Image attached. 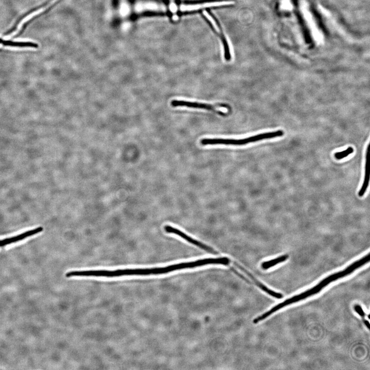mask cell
Segmentation results:
<instances>
[{"instance_id": "30bf717a", "label": "cell", "mask_w": 370, "mask_h": 370, "mask_svg": "<svg viewBox=\"0 0 370 370\" xmlns=\"http://www.w3.org/2000/svg\"><path fill=\"white\" fill-rule=\"evenodd\" d=\"M119 12L123 18H127L131 13V6L129 0H119Z\"/></svg>"}, {"instance_id": "ba28073f", "label": "cell", "mask_w": 370, "mask_h": 370, "mask_svg": "<svg viewBox=\"0 0 370 370\" xmlns=\"http://www.w3.org/2000/svg\"><path fill=\"white\" fill-rule=\"evenodd\" d=\"M235 265L238 267L242 271L247 274L250 278L253 281V282L258 287L268 293V295H270L272 297L278 299H282L283 297L282 293H277L272 290L269 289L267 287H266L265 285L258 281L253 275L246 270L245 268L242 267L236 263H235Z\"/></svg>"}, {"instance_id": "4fadbf2b", "label": "cell", "mask_w": 370, "mask_h": 370, "mask_svg": "<svg viewBox=\"0 0 370 370\" xmlns=\"http://www.w3.org/2000/svg\"><path fill=\"white\" fill-rule=\"evenodd\" d=\"M203 15L205 16V18L210 22V23L212 24V27L214 28L215 31L218 33L220 32L221 31L219 27H218V24H217L216 20L213 18V16L206 11L203 12Z\"/></svg>"}, {"instance_id": "9a60e30c", "label": "cell", "mask_w": 370, "mask_h": 370, "mask_svg": "<svg viewBox=\"0 0 370 370\" xmlns=\"http://www.w3.org/2000/svg\"><path fill=\"white\" fill-rule=\"evenodd\" d=\"M364 323H365L366 326L367 327L368 329H370V323L369 322V321L365 320L364 321Z\"/></svg>"}, {"instance_id": "52a82bcc", "label": "cell", "mask_w": 370, "mask_h": 370, "mask_svg": "<svg viewBox=\"0 0 370 370\" xmlns=\"http://www.w3.org/2000/svg\"><path fill=\"white\" fill-rule=\"evenodd\" d=\"M171 105L173 107H185L190 108L204 109V110L212 111L221 116H226L225 113L216 110V106L206 104L187 102V101L185 100H174L172 101Z\"/></svg>"}, {"instance_id": "8992f818", "label": "cell", "mask_w": 370, "mask_h": 370, "mask_svg": "<svg viewBox=\"0 0 370 370\" xmlns=\"http://www.w3.org/2000/svg\"><path fill=\"white\" fill-rule=\"evenodd\" d=\"M234 2L232 1L208 2L193 4L181 5L180 10L182 12H190L204 9V8L232 5Z\"/></svg>"}, {"instance_id": "7a4b0ae2", "label": "cell", "mask_w": 370, "mask_h": 370, "mask_svg": "<svg viewBox=\"0 0 370 370\" xmlns=\"http://www.w3.org/2000/svg\"><path fill=\"white\" fill-rule=\"evenodd\" d=\"M230 263V259L226 257L208 258L196 261V262L182 263L162 267L125 268L111 271L107 270L106 275L108 278L124 276L158 275L183 270V269L192 268L209 264L228 265Z\"/></svg>"}, {"instance_id": "e0dca14e", "label": "cell", "mask_w": 370, "mask_h": 370, "mask_svg": "<svg viewBox=\"0 0 370 370\" xmlns=\"http://www.w3.org/2000/svg\"><path fill=\"white\" fill-rule=\"evenodd\" d=\"M171 1H173V0H171Z\"/></svg>"}, {"instance_id": "8fae6325", "label": "cell", "mask_w": 370, "mask_h": 370, "mask_svg": "<svg viewBox=\"0 0 370 370\" xmlns=\"http://www.w3.org/2000/svg\"><path fill=\"white\" fill-rule=\"evenodd\" d=\"M289 258V256L288 255H283L273 260L268 261V262H264L262 263V267L263 270H268V269L273 267L277 264L285 262Z\"/></svg>"}, {"instance_id": "277c9868", "label": "cell", "mask_w": 370, "mask_h": 370, "mask_svg": "<svg viewBox=\"0 0 370 370\" xmlns=\"http://www.w3.org/2000/svg\"><path fill=\"white\" fill-rule=\"evenodd\" d=\"M133 11L137 14L148 12L163 13L167 11L166 5L151 0H141L134 5Z\"/></svg>"}, {"instance_id": "7c38bea8", "label": "cell", "mask_w": 370, "mask_h": 370, "mask_svg": "<svg viewBox=\"0 0 370 370\" xmlns=\"http://www.w3.org/2000/svg\"><path fill=\"white\" fill-rule=\"evenodd\" d=\"M353 152H354V149L350 147L347 150L341 151V152L336 153L334 156L336 159L340 160V159L347 157L348 155L353 154Z\"/></svg>"}, {"instance_id": "2e32d148", "label": "cell", "mask_w": 370, "mask_h": 370, "mask_svg": "<svg viewBox=\"0 0 370 370\" xmlns=\"http://www.w3.org/2000/svg\"><path fill=\"white\" fill-rule=\"evenodd\" d=\"M6 40L0 38V44H2L5 46Z\"/></svg>"}, {"instance_id": "5bb4252c", "label": "cell", "mask_w": 370, "mask_h": 370, "mask_svg": "<svg viewBox=\"0 0 370 370\" xmlns=\"http://www.w3.org/2000/svg\"><path fill=\"white\" fill-rule=\"evenodd\" d=\"M355 310L356 311V312L361 317H365V313L363 309L362 308H361V306L359 305H356L355 307Z\"/></svg>"}, {"instance_id": "5b68a950", "label": "cell", "mask_w": 370, "mask_h": 370, "mask_svg": "<svg viewBox=\"0 0 370 370\" xmlns=\"http://www.w3.org/2000/svg\"><path fill=\"white\" fill-rule=\"evenodd\" d=\"M164 229L166 232L168 233H173L176 235H179V237H181L183 239L192 244V245H195L200 248L201 249H203L208 251V253H212L213 254H218L217 252L215 251L214 249H213L212 247H210L204 245V244L202 243H201L198 241H197L195 239H192L191 237L188 236V235H187L186 233H184L183 232H182L179 229L173 228V227L170 225H166L165 226Z\"/></svg>"}, {"instance_id": "3957f363", "label": "cell", "mask_w": 370, "mask_h": 370, "mask_svg": "<svg viewBox=\"0 0 370 370\" xmlns=\"http://www.w3.org/2000/svg\"><path fill=\"white\" fill-rule=\"evenodd\" d=\"M284 134L283 131L278 130L259 134L258 135L243 139H201L200 142L203 146L216 145L243 146L248 144L249 143L257 142L263 139L282 137Z\"/></svg>"}, {"instance_id": "6da1fadb", "label": "cell", "mask_w": 370, "mask_h": 370, "mask_svg": "<svg viewBox=\"0 0 370 370\" xmlns=\"http://www.w3.org/2000/svg\"><path fill=\"white\" fill-rule=\"evenodd\" d=\"M369 262L370 254L369 253L363 258H361L354 263H352L343 271L336 273L327 277L317 285H315L313 288L278 304L270 310L267 311L266 313L255 318L253 321V323L255 324H258L259 322L264 320V319L276 312L277 311L285 307L316 295V294L322 291L331 283L348 276L357 270L358 268L369 263Z\"/></svg>"}, {"instance_id": "9c48e42d", "label": "cell", "mask_w": 370, "mask_h": 370, "mask_svg": "<svg viewBox=\"0 0 370 370\" xmlns=\"http://www.w3.org/2000/svg\"><path fill=\"white\" fill-rule=\"evenodd\" d=\"M370 145H369L366 154V161L365 165V174L364 183L362 187H361L360 190L358 192V196L360 197H362L364 196L368 187L369 186V181H370Z\"/></svg>"}]
</instances>
